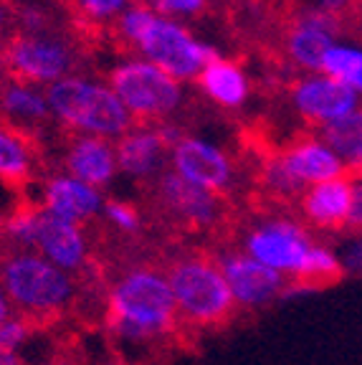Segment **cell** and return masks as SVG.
<instances>
[{"label":"cell","instance_id":"9c48e42d","mask_svg":"<svg viewBox=\"0 0 362 365\" xmlns=\"http://www.w3.org/2000/svg\"><path fill=\"white\" fill-rule=\"evenodd\" d=\"M213 254L221 264L223 277L231 287L238 309L259 312L269 304L291 297V282L284 274L251 259L241 249H218Z\"/></svg>","mask_w":362,"mask_h":365},{"label":"cell","instance_id":"2e32d148","mask_svg":"<svg viewBox=\"0 0 362 365\" xmlns=\"http://www.w3.org/2000/svg\"><path fill=\"white\" fill-rule=\"evenodd\" d=\"M41 208L76 226H89L104 211L102 193L71 175H51L41 188Z\"/></svg>","mask_w":362,"mask_h":365},{"label":"cell","instance_id":"5b68a950","mask_svg":"<svg viewBox=\"0 0 362 365\" xmlns=\"http://www.w3.org/2000/svg\"><path fill=\"white\" fill-rule=\"evenodd\" d=\"M51 114L68 130L91 137H122L132 130V114L112 86L96 84L84 76H66L46 89Z\"/></svg>","mask_w":362,"mask_h":365},{"label":"cell","instance_id":"8992f818","mask_svg":"<svg viewBox=\"0 0 362 365\" xmlns=\"http://www.w3.org/2000/svg\"><path fill=\"white\" fill-rule=\"evenodd\" d=\"M319 241L301 218L269 213L251 223L241 239V251L291 282V294L304 292V277Z\"/></svg>","mask_w":362,"mask_h":365},{"label":"cell","instance_id":"7a4b0ae2","mask_svg":"<svg viewBox=\"0 0 362 365\" xmlns=\"http://www.w3.org/2000/svg\"><path fill=\"white\" fill-rule=\"evenodd\" d=\"M63 272L41 254L0 241V287L13 304V312L26 314L43 327H56L74 317L89 274Z\"/></svg>","mask_w":362,"mask_h":365},{"label":"cell","instance_id":"3957f363","mask_svg":"<svg viewBox=\"0 0 362 365\" xmlns=\"http://www.w3.org/2000/svg\"><path fill=\"white\" fill-rule=\"evenodd\" d=\"M165 272L182 332L190 342L203 332H221L238 317L241 309L210 249H182L165 262Z\"/></svg>","mask_w":362,"mask_h":365},{"label":"cell","instance_id":"277c9868","mask_svg":"<svg viewBox=\"0 0 362 365\" xmlns=\"http://www.w3.org/2000/svg\"><path fill=\"white\" fill-rule=\"evenodd\" d=\"M119 36L137 46L145 61L155 63L172 79H198L218 53L198 41L185 26L160 16L148 3H135L119 16Z\"/></svg>","mask_w":362,"mask_h":365},{"label":"cell","instance_id":"7c38bea8","mask_svg":"<svg viewBox=\"0 0 362 365\" xmlns=\"http://www.w3.org/2000/svg\"><path fill=\"white\" fill-rule=\"evenodd\" d=\"M170 165L192 185L221 195L236 185V165L231 155L200 137H180L170 150Z\"/></svg>","mask_w":362,"mask_h":365},{"label":"cell","instance_id":"44dd1931","mask_svg":"<svg viewBox=\"0 0 362 365\" xmlns=\"http://www.w3.org/2000/svg\"><path fill=\"white\" fill-rule=\"evenodd\" d=\"M36 175L33 137L23 135L8 125H0V182L13 188L31 182Z\"/></svg>","mask_w":362,"mask_h":365},{"label":"cell","instance_id":"4dcf8cb0","mask_svg":"<svg viewBox=\"0 0 362 365\" xmlns=\"http://www.w3.org/2000/svg\"><path fill=\"white\" fill-rule=\"evenodd\" d=\"M6 26V8H3V3H0V29Z\"/></svg>","mask_w":362,"mask_h":365},{"label":"cell","instance_id":"83f0119b","mask_svg":"<svg viewBox=\"0 0 362 365\" xmlns=\"http://www.w3.org/2000/svg\"><path fill=\"white\" fill-rule=\"evenodd\" d=\"M347 234H362V175H352V205L347 218Z\"/></svg>","mask_w":362,"mask_h":365},{"label":"cell","instance_id":"30bf717a","mask_svg":"<svg viewBox=\"0 0 362 365\" xmlns=\"http://www.w3.org/2000/svg\"><path fill=\"white\" fill-rule=\"evenodd\" d=\"M6 63L11 74L26 84H56L58 79L71 76L74 53L61 38L46 34H23L13 38L6 48Z\"/></svg>","mask_w":362,"mask_h":365},{"label":"cell","instance_id":"9a60e30c","mask_svg":"<svg viewBox=\"0 0 362 365\" xmlns=\"http://www.w3.org/2000/svg\"><path fill=\"white\" fill-rule=\"evenodd\" d=\"M276 155L289 170V175L294 178L304 190L311 188V185H319V182L347 175L342 160L324 143V137L319 132L299 137L284 150H279Z\"/></svg>","mask_w":362,"mask_h":365},{"label":"cell","instance_id":"1f68e13d","mask_svg":"<svg viewBox=\"0 0 362 365\" xmlns=\"http://www.w3.org/2000/svg\"><path fill=\"white\" fill-rule=\"evenodd\" d=\"M51 365H79V363H74V360L68 358V360H56V363H51Z\"/></svg>","mask_w":362,"mask_h":365},{"label":"cell","instance_id":"d6986e66","mask_svg":"<svg viewBox=\"0 0 362 365\" xmlns=\"http://www.w3.org/2000/svg\"><path fill=\"white\" fill-rule=\"evenodd\" d=\"M0 112L6 117L8 127L33 137L38 127H43L51 117V107L46 91L26 81H11L0 91Z\"/></svg>","mask_w":362,"mask_h":365},{"label":"cell","instance_id":"d4e9b609","mask_svg":"<svg viewBox=\"0 0 362 365\" xmlns=\"http://www.w3.org/2000/svg\"><path fill=\"white\" fill-rule=\"evenodd\" d=\"M74 6L84 18L102 23L122 16L130 8V0H74Z\"/></svg>","mask_w":362,"mask_h":365},{"label":"cell","instance_id":"f546056e","mask_svg":"<svg viewBox=\"0 0 362 365\" xmlns=\"http://www.w3.org/2000/svg\"><path fill=\"white\" fill-rule=\"evenodd\" d=\"M0 365H29V363H26L18 353H13V350L0 345Z\"/></svg>","mask_w":362,"mask_h":365},{"label":"cell","instance_id":"cb8c5ba5","mask_svg":"<svg viewBox=\"0 0 362 365\" xmlns=\"http://www.w3.org/2000/svg\"><path fill=\"white\" fill-rule=\"evenodd\" d=\"M104 218H107V223L117 234H125V236H130V239L140 234L142 226H145L140 208L127 203V200H107V203H104Z\"/></svg>","mask_w":362,"mask_h":365},{"label":"cell","instance_id":"4316f807","mask_svg":"<svg viewBox=\"0 0 362 365\" xmlns=\"http://www.w3.org/2000/svg\"><path fill=\"white\" fill-rule=\"evenodd\" d=\"M150 8L162 16H195L205 8V0H150Z\"/></svg>","mask_w":362,"mask_h":365},{"label":"cell","instance_id":"ba28073f","mask_svg":"<svg viewBox=\"0 0 362 365\" xmlns=\"http://www.w3.org/2000/svg\"><path fill=\"white\" fill-rule=\"evenodd\" d=\"M109 86L122 99L132 120L155 122L170 117L182 104V86L145 58L122 61L109 71Z\"/></svg>","mask_w":362,"mask_h":365},{"label":"cell","instance_id":"52a82bcc","mask_svg":"<svg viewBox=\"0 0 362 365\" xmlns=\"http://www.w3.org/2000/svg\"><path fill=\"white\" fill-rule=\"evenodd\" d=\"M152 200L157 216L175 234L221 236V228L226 223L223 198L200 185H192L190 180L177 175L172 168L155 178Z\"/></svg>","mask_w":362,"mask_h":365},{"label":"cell","instance_id":"f1b7e54d","mask_svg":"<svg viewBox=\"0 0 362 365\" xmlns=\"http://www.w3.org/2000/svg\"><path fill=\"white\" fill-rule=\"evenodd\" d=\"M352 3H355V0H314V6L311 8H317V11L327 13V16L340 21V18L352 8Z\"/></svg>","mask_w":362,"mask_h":365},{"label":"cell","instance_id":"4fadbf2b","mask_svg":"<svg viewBox=\"0 0 362 365\" xmlns=\"http://www.w3.org/2000/svg\"><path fill=\"white\" fill-rule=\"evenodd\" d=\"M337 41H340V21L317 8H306L289 26L284 36V51L289 61L304 74H317L322 71L324 58Z\"/></svg>","mask_w":362,"mask_h":365},{"label":"cell","instance_id":"484cf974","mask_svg":"<svg viewBox=\"0 0 362 365\" xmlns=\"http://www.w3.org/2000/svg\"><path fill=\"white\" fill-rule=\"evenodd\" d=\"M337 257H340L342 277L362 279V234L347 236V239L337 246Z\"/></svg>","mask_w":362,"mask_h":365},{"label":"cell","instance_id":"7402d4cb","mask_svg":"<svg viewBox=\"0 0 362 365\" xmlns=\"http://www.w3.org/2000/svg\"><path fill=\"white\" fill-rule=\"evenodd\" d=\"M319 135L342 160L347 175H362V104Z\"/></svg>","mask_w":362,"mask_h":365},{"label":"cell","instance_id":"ac0fdd59","mask_svg":"<svg viewBox=\"0 0 362 365\" xmlns=\"http://www.w3.org/2000/svg\"><path fill=\"white\" fill-rule=\"evenodd\" d=\"M66 175L86 182L91 188H104L117 175V148L104 137L76 135L63 153Z\"/></svg>","mask_w":362,"mask_h":365},{"label":"cell","instance_id":"5bb4252c","mask_svg":"<svg viewBox=\"0 0 362 365\" xmlns=\"http://www.w3.org/2000/svg\"><path fill=\"white\" fill-rule=\"evenodd\" d=\"M296 205H299V218L311 231L342 234V231H347V218H350L352 175L311 185L301 193Z\"/></svg>","mask_w":362,"mask_h":365},{"label":"cell","instance_id":"8fae6325","mask_svg":"<svg viewBox=\"0 0 362 365\" xmlns=\"http://www.w3.org/2000/svg\"><path fill=\"white\" fill-rule=\"evenodd\" d=\"M289 102L301 122L322 132L355 112L362 99L342 81L317 71V74H301L291 84Z\"/></svg>","mask_w":362,"mask_h":365},{"label":"cell","instance_id":"603a6c76","mask_svg":"<svg viewBox=\"0 0 362 365\" xmlns=\"http://www.w3.org/2000/svg\"><path fill=\"white\" fill-rule=\"evenodd\" d=\"M322 74L342 81L362 99V43L360 41H337L322 63Z\"/></svg>","mask_w":362,"mask_h":365},{"label":"cell","instance_id":"ffe728a7","mask_svg":"<svg viewBox=\"0 0 362 365\" xmlns=\"http://www.w3.org/2000/svg\"><path fill=\"white\" fill-rule=\"evenodd\" d=\"M198 81L205 97L218 104V107H226V109H236V107H241V104H246V99H249V94H251L249 74H246L238 63L228 61V58H221V56L213 58V61L200 71Z\"/></svg>","mask_w":362,"mask_h":365},{"label":"cell","instance_id":"e0dca14e","mask_svg":"<svg viewBox=\"0 0 362 365\" xmlns=\"http://www.w3.org/2000/svg\"><path fill=\"white\" fill-rule=\"evenodd\" d=\"M167 150H172V145L162 127H137L119 137L117 165L125 175L155 180L160 173H165Z\"/></svg>","mask_w":362,"mask_h":365},{"label":"cell","instance_id":"6da1fadb","mask_svg":"<svg viewBox=\"0 0 362 365\" xmlns=\"http://www.w3.org/2000/svg\"><path fill=\"white\" fill-rule=\"evenodd\" d=\"M104 279L109 287L104 327L117 345L160 348L165 342H190L177 317L165 262H150L137 254L107 269Z\"/></svg>","mask_w":362,"mask_h":365}]
</instances>
